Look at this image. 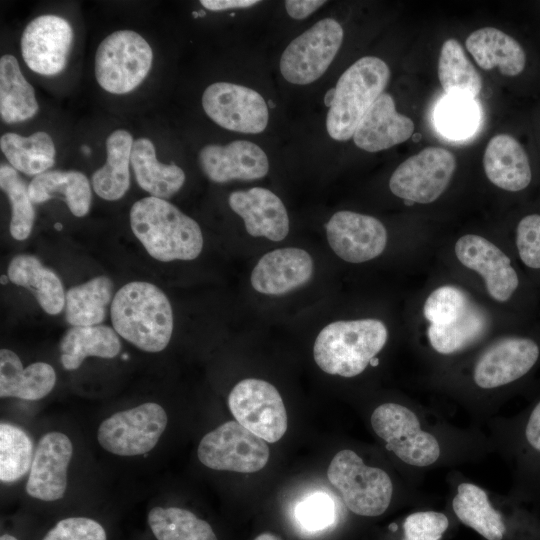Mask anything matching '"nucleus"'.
Instances as JSON below:
<instances>
[{"mask_svg":"<svg viewBox=\"0 0 540 540\" xmlns=\"http://www.w3.org/2000/svg\"><path fill=\"white\" fill-rule=\"evenodd\" d=\"M110 316L118 335L145 352H160L170 342L173 311L166 294L156 285L133 281L114 295Z\"/></svg>","mask_w":540,"mask_h":540,"instance_id":"f257e3e1","label":"nucleus"},{"mask_svg":"<svg viewBox=\"0 0 540 540\" xmlns=\"http://www.w3.org/2000/svg\"><path fill=\"white\" fill-rule=\"evenodd\" d=\"M130 226L158 261L193 260L203 249L198 223L165 199L149 196L136 201L130 209Z\"/></svg>","mask_w":540,"mask_h":540,"instance_id":"f03ea898","label":"nucleus"},{"mask_svg":"<svg viewBox=\"0 0 540 540\" xmlns=\"http://www.w3.org/2000/svg\"><path fill=\"white\" fill-rule=\"evenodd\" d=\"M370 422L386 450L413 469L430 468L447 456L441 432L414 408L386 402L373 410Z\"/></svg>","mask_w":540,"mask_h":540,"instance_id":"7ed1b4c3","label":"nucleus"},{"mask_svg":"<svg viewBox=\"0 0 540 540\" xmlns=\"http://www.w3.org/2000/svg\"><path fill=\"white\" fill-rule=\"evenodd\" d=\"M387 339V328L378 319L335 321L317 335L314 360L325 373L355 377L370 365Z\"/></svg>","mask_w":540,"mask_h":540,"instance_id":"20e7f679","label":"nucleus"},{"mask_svg":"<svg viewBox=\"0 0 540 540\" xmlns=\"http://www.w3.org/2000/svg\"><path fill=\"white\" fill-rule=\"evenodd\" d=\"M423 313L427 337L434 351L452 355L480 340L487 331L486 313L458 287L444 285L427 297Z\"/></svg>","mask_w":540,"mask_h":540,"instance_id":"39448f33","label":"nucleus"},{"mask_svg":"<svg viewBox=\"0 0 540 540\" xmlns=\"http://www.w3.org/2000/svg\"><path fill=\"white\" fill-rule=\"evenodd\" d=\"M390 79V69L380 58L365 56L348 67L339 77L333 102L326 117V129L336 141H347L365 113L383 93Z\"/></svg>","mask_w":540,"mask_h":540,"instance_id":"423d86ee","label":"nucleus"},{"mask_svg":"<svg viewBox=\"0 0 540 540\" xmlns=\"http://www.w3.org/2000/svg\"><path fill=\"white\" fill-rule=\"evenodd\" d=\"M327 477L341 493L346 507L356 515L377 517L391 504L394 486L389 474L367 465L353 450L343 449L335 454Z\"/></svg>","mask_w":540,"mask_h":540,"instance_id":"0eeeda50","label":"nucleus"},{"mask_svg":"<svg viewBox=\"0 0 540 540\" xmlns=\"http://www.w3.org/2000/svg\"><path fill=\"white\" fill-rule=\"evenodd\" d=\"M153 61L149 43L137 32L117 30L106 36L95 54V77L111 94H127L148 75Z\"/></svg>","mask_w":540,"mask_h":540,"instance_id":"6e6552de","label":"nucleus"},{"mask_svg":"<svg viewBox=\"0 0 540 540\" xmlns=\"http://www.w3.org/2000/svg\"><path fill=\"white\" fill-rule=\"evenodd\" d=\"M343 36V28L337 20H319L285 48L280 59L282 76L297 85L316 81L332 63Z\"/></svg>","mask_w":540,"mask_h":540,"instance_id":"1a4fd4ad","label":"nucleus"},{"mask_svg":"<svg viewBox=\"0 0 540 540\" xmlns=\"http://www.w3.org/2000/svg\"><path fill=\"white\" fill-rule=\"evenodd\" d=\"M266 441L237 421H228L207 433L200 441L197 456L214 470L254 473L269 460Z\"/></svg>","mask_w":540,"mask_h":540,"instance_id":"9d476101","label":"nucleus"},{"mask_svg":"<svg viewBox=\"0 0 540 540\" xmlns=\"http://www.w3.org/2000/svg\"><path fill=\"white\" fill-rule=\"evenodd\" d=\"M167 425V414L157 403H144L114 413L98 428L99 444L119 456H136L152 450Z\"/></svg>","mask_w":540,"mask_h":540,"instance_id":"9b49d317","label":"nucleus"},{"mask_svg":"<svg viewBox=\"0 0 540 540\" xmlns=\"http://www.w3.org/2000/svg\"><path fill=\"white\" fill-rule=\"evenodd\" d=\"M455 169L453 153L442 147H426L395 169L389 188L404 201L431 203L446 190Z\"/></svg>","mask_w":540,"mask_h":540,"instance_id":"f8f14e48","label":"nucleus"},{"mask_svg":"<svg viewBox=\"0 0 540 540\" xmlns=\"http://www.w3.org/2000/svg\"><path fill=\"white\" fill-rule=\"evenodd\" d=\"M228 406L238 423L274 443L287 430V413L278 390L269 382L248 378L237 383L228 396Z\"/></svg>","mask_w":540,"mask_h":540,"instance_id":"ddd939ff","label":"nucleus"},{"mask_svg":"<svg viewBox=\"0 0 540 540\" xmlns=\"http://www.w3.org/2000/svg\"><path fill=\"white\" fill-rule=\"evenodd\" d=\"M202 107L217 125L239 133H261L269 120L268 106L257 91L229 82L209 85L202 95Z\"/></svg>","mask_w":540,"mask_h":540,"instance_id":"4468645a","label":"nucleus"},{"mask_svg":"<svg viewBox=\"0 0 540 540\" xmlns=\"http://www.w3.org/2000/svg\"><path fill=\"white\" fill-rule=\"evenodd\" d=\"M73 38V29L66 19L53 14L38 16L22 33L23 60L38 74L56 75L67 64Z\"/></svg>","mask_w":540,"mask_h":540,"instance_id":"2eb2a0df","label":"nucleus"},{"mask_svg":"<svg viewBox=\"0 0 540 540\" xmlns=\"http://www.w3.org/2000/svg\"><path fill=\"white\" fill-rule=\"evenodd\" d=\"M539 353V347L532 339H500L477 358L472 370L473 383L482 390H494L513 383L532 369Z\"/></svg>","mask_w":540,"mask_h":540,"instance_id":"dca6fc26","label":"nucleus"},{"mask_svg":"<svg viewBox=\"0 0 540 540\" xmlns=\"http://www.w3.org/2000/svg\"><path fill=\"white\" fill-rule=\"evenodd\" d=\"M328 243L346 262L363 263L381 255L387 244V231L377 218L338 211L326 224Z\"/></svg>","mask_w":540,"mask_h":540,"instance_id":"f3484780","label":"nucleus"},{"mask_svg":"<svg viewBox=\"0 0 540 540\" xmlns=\"http://www.w3.org/2000/svg\"><path fill=\"white\" fill-rule=\"evenodd\" d=\"M457 259L465 267L483 278L489 295L498 302L511 298L519 285V278L509 257L486 238L466 234L455 244Z\"/></svg>","mask_w":540,"mask_h":540,"instance_id":"a211bd4d","label":"nucleus"},{"mask_svg":"<svg viewBox=\"0 0 540 540\" xmlns=\"http://www.w3.org/2000/svg\"><path fill=\"white\" fill-rule=\"evenodd\" d=\"M205 176L215 183L263 178L269 171L266 153L257 144L235 140L226 145L209 144L198 155Z\"/></svg>","mask_w":540,"mask_h":540,"instance_id":"6ab92c4d","label":"nucleus"},{"mask_svg":"<svg viewBox=\"0 0 540 540\" xmlns=\"http://www.w3.org/2000/svg\"><path fill=\"white\" fill-rule=\"evenodd\" d=\"M73 454L70 439L61 432H48L34 452L26 492L42 501H56L67 487V468Z\"/></svg>","mask_w":540,"mask_h":540,"instance_id":"aec40b11","label":"nucleus"},{"mask_svg":"<svg viewBox=\"0 0 540 540\" xmlns=\"http://www.w3.org/2000/svg\"><path fill=\"white\" fill-rule=\"evenodd\" d=\"M313 268L307 251L294 247L275 249L257 262L251 273V285L265 295H284L306 284Z\"/></svg>","mask_w":540,"mask_h":540,"instance_id":"412c9836","label":"nucleus"},{"mask_svg":"<svg viewBox=\"0 0 540 540\" xmlns=\"http://www.w3.org/2000/svg\"><path fill=\"white\" fill-rule=\"evenodd\" d=\"M230 208L239 215L248 234L282 241L289 233V218L281 199L269 189L253 187L228 197Z\"/></svg>","mask_w":540,"mask_h":540,"instance_id":"4be33fe9","label":"nucleus"},{"mask_svg":"<svg viewBox=\"0 0 540 540\" xmlns=\"http://www.w3.org/2000/svg\"><path fill=\"white\" fill-rule=\"evenodd\" d=\"M414 129L412 119L398 113L393 97L383 92L360 120L352 138L358 148L378 152L407 141Z\"/></svg>","mask_w":540,"mask_h":540,"instance_id":"5701e85b","label":"nucleus"},{"mask_svg":"<svg viewBox=\"0 0 540 540\" xmlns=\"http://www.w3.org/2000/svg\"><path fill=\"white\" fill-rule=\"evenodd\" d=\"M496 494L473 482L459 481L453 489L451 508L455 517L486 540H503L504 515L496 506Z\"/></svg>","mask_w":540,"mask_h":540,"instance_id":"b1692460","label":"nucleus"},{"mask_svg":"<svg viewBox=\"0 0 540 540\" xmlns=\"http://www.w3.org/2000/svg\"><path fill=\"white\" fill-rule=\"evenodd\" d=\"M483 167L490 182L506 191H521L532 179L526 151L508 134H498L490 139L485 148Z\"/></svg>","mask_w":540,"mask_h":540,"instance_id":"393cba45","label":"nucleus"},{"mask_svg":"<svg viewBox=\"0 0 540 540\" xmlns=\"http://www.w3.org/2000/svg\"><path fill=\"white\" fill-rule=\"evenodd\" d=\"M56 383L54 368L45 362L23 367L18 355L9 350L0 351V396L24 400H39L48 395Z\"/></svg>","mask_w":540,"mask_h":540,"instance_id":"a878e982","label":"nucleus"},{"mask_svg":"<svg viewBox=\"0 0 540 540\" xmlns=\"http://www.w3.org/2000/svg\"><path fill=\"white\" fill-rule=\"evenodd\" d=\"M468 52L484 70L498 67L505 76H517L525 68L526 54L513 37L494 27L472 32L465 41Z\"/></svg>","mask_w":540,"mask_h":540,"instance_id":"bb28decb","label":"nucleus"},{"mask_svg":"<svg viewBox=\"0 0 540 540\" xmlns=\"http://www.w3.org/2000/svg\"><path fill=\"white\" fill-rule=\"evenodd\" d=\"M8 279L29 289L40 307L49 315L59 314L65 307V291L57 274L29 254H19L8 265Z\"/></svg>","mask_w":540,"mask_h":540,"instance_id":"cd10ccee","label":"nucleus"},{"mask_svg":"<svg viewBox=\"0 0 540 540\" xmlns=\"http://www.w3.org/2000/svg\"><path fill=\"white\" fill-rule=\"evenodd\" d=\"M131 166L140 188L153 197L166 200L176 194L185 182V173L179 166L158 161L154 144L148 138L134 141Z\"/></svg>","mask_w":540,"mask_h":540,"instance_id":"c85d7f7f","label":"nucleus"},{"mask_svg":"<svg viewBox=\"0 0 540 540\" xmlns=\"http://www.w3.org/2000/svg\"><path fill=\"white\" fill-rule=\"evenodd\" d=\"M133 137L127 130L117 129L106 140V162L91 178L94 192L102 199L122 198L130 187Z\"/></svg>","mask_w":540,"mask_h":540,"instance_id":"c756f323","label":"nucleus"},{"mask_svg":"<svg viewBox=\"0 0 540 540\" xmlns=\"http://www.w3.org/2000/svg\"><path fill=\"white\" fill-rule=\"evenodd\" d=\"M31 201L40 204L61 194L76 217L85 216L91 206V185L87 176L76 170H48L35 176L28 185Z\"/></svg>","mask_w":540,"mask_h":540,"instance_id":"7c9ffc66","label":"nucleus"},{"mask_svg":"<svg viewBox=\"0 0 540 540\" xmlns=\"http://www.w3.org/2000/svg\"><path fill=\"white\" fill-rule=\"evenodd\" d=\"M60 360L66 370L78 369L88 356L113 358L121 350L119 335L109 326H72L60 341Z\"/></svg>","mask_w":540,"mask_h":540,"instance_id":"2f4dec72","label":"nucleus"},{"mask_svg":"<svg viewBox=\"0 0 540 540\" xmlns=\"http://www.w3.org/2000/svg\"><path fill=\"white\" fill-rule=\"evenodd\" d=\"M39 106L34 88L23 76L15 56L0 58V115L7 123L23 122L34 117Z\"/></svg>","mask_w":540,"mask_h":540,"instance_id":"473e14b6","label":"nucleus"},{"mask_svg":"<svg viewBox=\"0 0 540 540\" xmlns=\"http://www.w3.org/2000/svg\"><path fill=\"white\" fill-rule=\"evenodd\" d=\"M113 287L107 276H97L71 287L65 294L66 321L74 327L100 325L112 303Z\"/></svg>","mask_w":540,"mask_h":540,"instance_id":"72a5a7b5","label":"nucleus"},{"mask_svg":"<svg viewBox=\"0 0 540 540\" xmlns=\"http://www.w3.org/2000/svg\"><path fill=\"white\" fill-rule=\"evenodd\" d=\"M0 148L9 164L18 172L37 176L55 162V145L51 136L37 131L28 137L8 132L0 138Z\"/></svg>","mask_w":540,"mask_h":540,"instance_id":"f704fd0d","label":"nucleus"},{"mask_svg":"<svg viewBox=\"0 0 540 540\" xmlns=\"http://www.w3.org/2000/svg\"><path fill=\"white\" fill-rule=\"evenodd\" d=\"M438 77L449 97L473 100L482 89L479 72L467 58L462 45L454 38L447 39L441 47Z\"/></svg>","mask_w":540,"mask_h":540,"instance_id":"c9c22d12","label":"nucleus"},{"mask_svg":"<svg viewBox=\"0 0 540 540\" xmlns=\"http://www.w3.org/2000/svg\"><path fill=\"white\" fill-rule=\"evenodd\" d=\"M148 525L157 540H217L212 527L189 510L154 507Z\"/></svg>","mask_w":540,"mask_h":540,"instance_id":"e433bc0d","label":"nucleus"},{"mask_svg":"<svg viewBox=\"0 0 540 540\" xmlns=\"http://www.w3.org/2000/svg\"><path fill=\"white\" fill-rule=\"evenodd\" d=\"M0 187L11 205L10 234L15 240H25L30 236L35 221L34 203L28 186L11 165L1 164Z\"/></svg>","mask_w":540,"mask_h":540,"instance_id":"4c0bfd02","label":"nucleus"},{"mask_svg":"<svg viewBox=\"0 0 540 540\" xmlns=\"http://www.w3.org/2000/svg\"><path fill=\"white\" fill-rule=\"evenodd\" d=\"M33 443L16 425L0 424V480L15 482L23 477L33 461Z\"/></svg>","mask_w":540,"mask_h":540,"instance_id":"58836bf2","label":"nucleus"},{"mask_svg":"<svg viewBox=\"0 0 540 540\" xmlns=\"http://www.w3.org/2000/svg\"><path fill=\"white\" fill-rule=\"evenodd\" d=\"M478 121L479 110L470 99L447 96L435 111L437 128L451 139L468 137L476 129Z\"/></svg>","mask_w":540,"mask_h":540,"instance_id":"ea45409f","label":"nucleus"},{"mask_svg":"<svg viewBox=\"0 0 540 540\" xmlns=\"http://www.w3.org/2000/svg\"><path fill=\"white\" fill-rule=\"evenodd\" d=\"M295 518L307 531H320L333 524L335 505L332 498L324 492H315L295 507Z\"/></svg>","mask_w":540,"mask_h":540,"instance_id":"a19ab883","label":"nucleus"},{"mask_svg":"<svg viewBox=\"0 0 540 540\" xmlns=\"http://www.w3.org/2000/svg\"><path fill=\"white\" fill-rule=\"evenodd\" d=\"M448 516L436 510L408 514L402 524V540H441L449 527Z\"/></svg>","mask_w":540,"mask_h":540,"instance_id":"79ce46f5","label":"nucleus"},{"mask_svg":"<svg viewBox=\"0 0 540 540\" xmlns=\"http://www.w3.org/2000/svg\"><path fill=\"white\" fill-rule=\"evenodd\" d=\"M42 540H107V534L94 519L69 517L57 522Z\"/></svg>","mask_w":540,"mask_h":540,"instance_id":"37998d69","label":"nucleus"},{"mask_svg":"<svg viewBox=\"0 0 540 540\" xmlns=\"http://www.w3.org/2000/svg\"><path fill=\"white\" fill-rule=\"evenodd\" d=\"M516 246L522 262L533 269H540V215L523 217L516 230Z\"/></svg>","mask_w":540,"mask_h":540,"instance_id":"c03bdc74","label":"nucleus"},{"mask_svg":"<svg viewBox=\"0 0 540 540\" xmlns=\"http://www.w3.org/2000/svg\"><path fill=\"white\" fill-rule=\"evenodd\" d=\"M325 3L324 0H287L285 1V9L291 18L302 20Z\"/></svg>","mask_w":540,"mask_h":540,"instance_id":"a18cd8bd","label":"nucleus"},{"mask_svg":"<svg viewBox=\"0 0 540 540\" xmlns=\"http://www.w3.org/2000/svg\"><path fill=\"white\" fill-rule=\"evenodd\" d=\"M528 445L540 453V401L531 411L524 431Z\"/></svg>","mask_w":540,"mask_h":540,"instance_id":"49530a36","label":"nucleus"},{"mask_svg":"<svg viewBox=\"0 0 540 540\" xmlns=\"http://www.w3.org/2000/svg\"><path fill=\"white\" fill-rule=\"evenodd\" d=\"M203 7L211 11H224L228 9L252 7L260 1L257 0H201Z\"/></svg>","mask_w":540,"mask_h":540,"instance_id":"de8ad7c7","label":"nucleus"},{"mask_svg":"<svg viewBox=\"0 0 540 540\" xmlns=\"http://www.w3.org/2000/svg\"><path fill=\"white\" fill-rule=\"evenodd\" d=\"M254 540H282V539L273 533L265 532L258 535Z\"/></svg>","mask_w":540,"mask_h":540,"instance_id":"09e8293b","label":"nucleus"},{"mask_svg":"<svg viewBox=\"0 0 540 540\" xmlns=\"http://www.w3.org/2000/svg\"><path fill=\"white\" fill-rule=\"evenodd\" d=\"M334 95H335V88H331L330 90H328L325 94V97H324V103L327 107L330 108L332 102H333V99H334Z\"/></svg>","mask_w":540,"mask_h":540,"instance_id":"8fccbe9b","label":"nucleus"},{"mask_svg":"<svg viewBox=\"0 0 540 540\" xmlns=\"http://www.w3.org/2000/svg\"><path fill=\"white\" fill-rule=\"evenodd\" d=\"M0 540H18L15 536L11 534H2Z\"/></svg>","mask_w":540,"mask_h":540,"instance_id":"3c124183","label":"nucleus"},{"mask_svg":"<svg viewBox=\"0 0 540 540\" xmlns=\"http://www.w3.org/2000/svg\"><path fill=\"white\" fill-rule=\"evenodd\" d=\"M378 364H379V359L377 357L373 358L370 361V365L373 366V367H376Z\"/></svg>","mask_w":540,"mask_h":540,"instance_id":"603ef678","label":"nucleus"},{"mask_svg":"<svg viewBox=\"0 0 540 540\" xmlns=\"http://www.w3.org/2000/svg\"><path fill=\"white\" fill-rule=\"evenodd\" d=\"M269 106H270V107H273L274 104H273L272 102H269Z\"/></svg>","mask_w":540,"mask_h":540,"instance_id":"864d4df0","label":"nucleus"}]
</instances>
